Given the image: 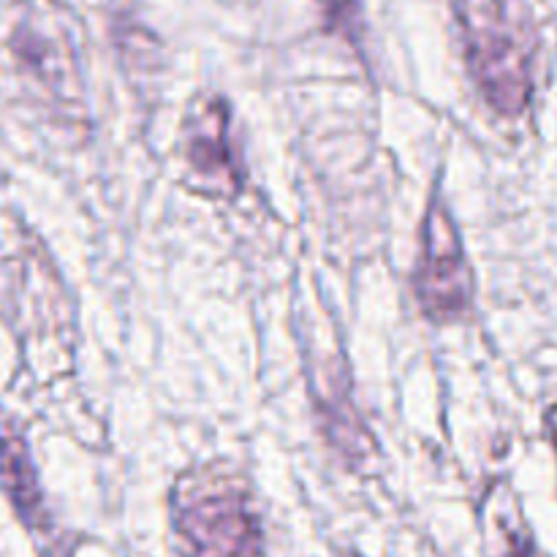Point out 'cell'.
Returning <instances> with one entry per match:
<instances>
[{
  "instance_id": "cell-6",
  "label": "cell",
  "mask_w": 557,
  "mask_h": 557,
  "mask_svg": "<svg viewBox=\"0 0 557 557\" xmlns=\"http://www.w3.org/2000/svg\"><path fill=\"white\" fill-rule=\"evenodd\" d=\"M0 484H3L5 495L14 504L22 522L33 531H44L47 528V509H44L36 468L27 455L25 438L9 422H0Z\"/></svg>"
},
{
  "instance_id": "cell-7",
  "label": "cell",
  "mask_w": 557,
  "mask_h": 557,
  "mask_svg": "<svg viewBox=\"0 0 557 557\" xmlns=\"http://www.w3.org/2000/svg\"><path fill=\"white\" fill-rule=\"evenodd\" d=\"M348 384H343L337 370L321 368V379L315 381V395H319V411L321 422H324V433L335 441L341 449H348V455H364V444H368V428L362 419L354 411V403L348 400Z\"/></svg>"
},
{
  "instance_id": "cell-1",
  "label": "cell",
  "mask_w": 557,
  "mask_h": 557,
  "mask_svg": "<svg viewBox=\"0 0 557 557\" xmlns=\"http://www.w3.org/2000/svg\"><path fill=\"white\" fill-rule=\"evenodd\" d=\"M468 69L490 107L520 114L531 101L536 27L522 0H460Z\"/></svg>"
},
{
  "instance_id": "cell-8",
  "label": "cell",
  "mask_w": 557,
  "mask_h": 557,
  "mask_svg": "<svg viewBox=\"0 0 557 557\" xmlns=\"http://www.w3.org/2000/svg\"><path fill=\"white\" fill-rule=\"evenodd\" d=\"M326 9V16L346 33L351 41L359 36V20H357V0H321Z\"/></svg>"
},
{
  "instance_id": "cell-5",
  "label": "cell",
  "mask_w": 557,
  "mask_h": 557,
  "mask_svg": "<svg viewBox=\"0 0 557 557\" xmlns=\"http://www.w3.org/2000/svg\"><path fill=\"white\" fill-rule=\"evenodd\" d=\"M232 109L223 98L210 96L196 103L185 123V158L215 194H237L243 183V163L232 141Z\"/></svg>"
},
{
  "instance_id": "cell-9",
  "label": "cell",
  "mask_w": 557,
  "mask_h": 557,
  "mask_svg": "<svg viewBox=\"0 0 557 557\" xmlns=\"http://www.w3.org/2000/svg\"><path fill=\"white\" fill-rule=\"evenodd\" d=\"M498 557H544L533 544L531 533L522 528H506L504 531V553Z\"/></svg>"
},
{
  "instance_id": "cell-2",
  "label": "cell",
  "mask_w": 557,
  "mask_h": 557,
  "mask_svg": "<svg viewBox=\"0 0 557 557\" xmlns=\"http://www.w3.org/2000/svg\"><path fill=\"white\" fill-rule=\"evenodd\" d=\"M183 557H259L261 525L250 495L232 482H194L174 495Z\"/></svg>"
},
{
  "instance_id": "cell-3",
  "label": "cell",
  "mask_w": 557,
  "mask_h": 557,
  "mask_svg": "<svg viewBox=\"0 0 557 557\" xmlns=\"http://www.w3.org/2000/svg\"><path fill=\"white\" fill-rule=\"evenodd\" d=\"M413 288H417L419 305L433 321L457 319L471 305V267H468L455 221L441 199H435L424 215Z\"/></svg>"
},
{
  "instance_id": "cell-10",
  "label": "cell",
  "mask_w": 557,
  "mask_h": 557,
  "mask_svg": "<svg viewBox=\"0 0 557 557\" xmlns=\"http://www.w3.org/2000/svg\"><path fill=\"white\" fill-rule=\"evenodd\" d=\"M547 424H549V433H553V441H555V449H557V406L549 411L547 417Z\"/></svg>"
},
{
  "instance_id": "cell-4",
  "label": "cell",
  "mask_w": 557,
  "mask_h": 557,
  "mask_svg": "<svg viewBox=\"0 0 557 557\" xmlns=\"http://www.w3.org/2000/svg\"><path fill=\"white\" fill-rule=\"evenodd\" d=\"M14 52L27 69L41 76L44 85L65 98H79V63H76V44L65 25L63 9L54 3H36L16 22Z\"/></svg>"
}]
</instances>
